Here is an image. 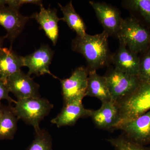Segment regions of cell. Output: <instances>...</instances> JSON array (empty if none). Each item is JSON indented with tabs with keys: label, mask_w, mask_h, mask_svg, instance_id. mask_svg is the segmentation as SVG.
<instances>
[{
	"label": "cell",
	"mask_w": 150,
	"mask_h": 150,
	"mask_svg": "<svg viewBox=\"0 0 150 150\" xmlns=\"http://www.w3.org/2000/svg\"><path fill=\"white\" fill-rule=\"evenodd\" d=\"M6 4V0H0V7L4 6Z\"/></svg>",
	"instance_id": "obj_26"
},
{
	"label": "cell",
	"mask_w": 150,
	"mask_h": 150,
	"mask_svg": "<svg viewBox=\"0 0 150 150\" xmlns=\"http://www.w3.org/2000/svg\"><path fill=\"white\" fill-rule=\"evenodd\" d=\"M105 76L111 100L116 103L132 94L142 83L139 76L128 74L115 69Z\"/></svg>",
	"instance_id": "obj_5"
},
{
	"label": "cell",
	"mask_w": 150,
	"mask_h": 150,
	"mask_svg": "<svg viewBox=\"0 0 150 150\" xmlns=\"http://www.w3.org/2000/svg\"><path fill=\"white\" fill-rule=\"evenodd\" d=\"M125 3L128 8L139 13L150 23V0H129Z\"/></svg>",
	"instance_id": "obj_22"
},
{
	"label": "cell",
	"mask_w": 150,
	"mask_h": 150,
	"mask_svg": "<svg viewBox=\"0 0 150 150\" xmlns=\"http://www.w3.org/2000/svg\"><path fill=\"white\" fill-rule=\"evenodd\" d=\"M23 66V56L18 55L10 48L0 50V79L6 83L9 77L20 71Z\"/></svg>",
	"instance_id": "obj_16"
},
{
	"label": "cell",
	"mask_w": 150,
	"mask_h": 150,
	"mask_svg": "<svg viewBox=\"0 0 150 150\" xmlns=\"http://www.w3.org/2000/svg\"><path fill=\"white\" fill-rule=\"evenodd\" d=\"M86 96L95 97L101 103L112 101L107 79L101 76L96 70H89L87 88Z\"/></svg>",
	"instance_id": "obj_17"
},
{
	"label": "cell",
	"mask_w": 150,
	"mask_h": 150,
	"mask_svg": "<svg viewBox=\"0 0 150 150\" xmlns=\"http://www.w3.org/2000/svg\"><path fill=\"white\" fill-rule=\"evenodd\" d=\"M8 88L6 84L0 79V105L1 100H6L11 104V103H15L16 101L14 100L9 95Z\"/></svg>",
	"instance_id": "obj_25"
},
{
	"label": "cell",
	"mask_w": 150,
	"mask_h": 150,
	"mask_svg": "<svg viewBox=\"0 0 150 150\" xmlns=\"http://www.w3.org/2000/svg\"><path fill=\"white\" fill-rule=\"evenodd\" d=\"M29 18L20 13L18 10L9 7H0V25L6 30L7 38L12 44L22 32Z\"/></svg>",
	"instance_id": "obj_10"
},
{
	"label": "cell",
	"mask_w": 150,
	"mask_h": 150,
	"mask_svg": "<svg viewBox=\"0 0 150 150\" xmlns=\"http://www.w3.org/2000/svg\"><path fill=\"white\" fill-rule=\"evenodd\" d=\"M0 107L2 109L0 117V141L13 139L17 130L18 118L11 105H1Z\"/></svg>",
	"instance_id": "obj_18"
},
{
	"label": "cell",
	"mask_w": 150,
	"mask_h": 150,
	"mask_svg": "<svg viewBox=\"0 0 150 150\" xmlns=\"http://www.w3.org/2000/svg\"><path fill=\"white\" fill-rule=\"evenodd\" d=\"M54 54V51L49 46L43 45L32 54L23 56V66L28 69V74L38 76L48 74L57 79L49 70Z\"/></svg>",
	"instance_id": "obj_9"
},
{
	"label": "cell",
	"mask_w": 150,
	"mask_h": 150,
	"mask_svg": "<svg viewBox=\"0 0 150 150\" xmlns=\"http://www.w3.org/2000/svg\"><path fill=\"white\" fill-rule=\"evenodd\" d=\"M142 54L138 76L142 83L150 82V47Z\"/></svg>",
	"instance_id": "obj_23"
},
{
	"label": "cell",
	"mask_w": 150,
	"mask_h": 150,
	"mask_svg": "<svg viewBox=\"0 0 150 150\" xmlns=\"http://www.w3.org/2000/svg\"><path fill=\"white\" fill-rule=\"evenodd\" d=\"M117 104L119 119L116 129L150 110V82H142L132 94Z\"/></svg>",
	"instance_id": "obj_2"
},
{
	"label": "cell",
	"mask_w": 150,
	"mask_h": 150,
	"mask_svg": "<svg viewBox=\"0 0 150 150\" xmlns=\"http://www.w3.org/2000/svg\"><path fill=\"white\" fill-rule=\"evenodd\" d=\"M15 104L12 108L16 117L32 126L35 132L40 130V122L54 107L48 100L40 97L19 100Z\"/></svg>",
	"instance_id": "obj_3"
},
{
	"label": "cell",
	"mask_w": 150,
	"mask_h": 150,
	"mask_svg": "<svg viewBox=\"0 0 150 150\" xmlns=\"http://www.w3.org/2000/svg\"></svg>",
	"instance_id": "obj_29"
},
{
	"label": "cell",
	"mask_w": 150,
	"mask_h": 150,
	"mask_svg": "<svg viewBox=\"0 0 150 150\" xmlns=\"http://www.w3.org/2000/svg\"><path fill=\"white\" fill-rule=\"evenodd\" d=\"M6 83L9 92L13 94L18 100L40 97V86L21 70L9 77Z\"/></svg>",
	"instance_id": "obj_8"
},
{
	"label": "cell",
	"mask_w": 150,
	"mask_h": 150,
	"mask_svg": "<svg viewBox=\"0 0 150 150\" xmlns=\"http://www.w3.org/2000/svg\"><path fill=\"white\" fill-rule=\"evenodd\" d=\"M119 41L137 54L150 47V33L133 18L122 19L118 34Z\"/></svg>",
	"instance_id": "obj_4"
},
{
	"label": "cell",
	"mask_w": 150,
	"mask_h": 150,
	"mask_svg": "<svg viewBox=\"0 0 150 150\" xmlns=\"http://www.w3.org/2000/svg\"><path fill=\"white\" fill-rule=\"evenodd\" d=\"M118 129L137 144L144 146L150 144V110L121 124Z\"/></svg>",
	"instance_id": "obj_7"
},
{
	"label": "cell",
	"mask_w": 150,
	"mask_h": 150,
	"mask_svg": "<svg viewBox=\"0 0 150 150\" xmlns=\"http://www.w3.org/2000/svg\"><path fill=\"white\" fill-rule=\"evenodd\" d=\"M33 4L41 6L42 1L39 0H7V5L12 8L18 10L20 7L25 4Z\"/></svg>",
	"instance_id": "obj_24"
},
{
	"label": "cell",
	"mask_w": 150,
	"mask_h": 150,
	"mask_svg": "<svg viewBox=\"0 0 150 150\" xmlns=\"http://www.w3.org/2000/svg\"><path fill=\"white\" fill-rule=\"evenodd\" d=\"M107 141L115 150H150L144 146L137 144L123 136L111 138L107 139Z\"/></svg>",
	"instance_id": "obj_21"
},
{
	"label": "cell",
	"mask_w": 150,
	"mask_h": 150,
	"mask_svg": "<svg viewBox=\"0 0 150 150\" xmlns=\"http://www.w3.org/2000/svg\"><path fill=\"white\" fill-rule=\"evenodd\" d=\"M96 126L100 129H116L119 119L118 105L112 101L102 103L101 107L92 110L91 115Z\"/></svg>",
	"instance_id": "obj_13"
},
{
	"label": "cell",
	"mask_w": 150,
	"mask_h": 150,
	"mask_svg": "<svg viewBox=\"0 0 150 150\" xmlns=\"http://www.w3.org/2000/svg\"><path fill=\"white\" fill-rule=\"evenodd\" d=\"M5 37L4 38L0 37V50L3 48V43H4V40Z\"/></svg>",
	"instance_id": "obj_27"
},
{
	"label": "cell",
	"mask_w": 150,
	"mask_h": 150,
	"mask_svg": "<svg viewBox=\"0 0 150 150\" xmlns=\"http://www.w3.org/2000/svg\"><path fill=\"white\" fill-rule=\"evenodd\" d=\"M63 14V18L61 20L64 21L71 29L75 31L77 35L83 36L86 34V25L83 20L75 11L71 1L65 6L58 4Z\"/></svg>",
	"instance_id": "obj_19"
},
{
	"label": "cell",
	"mask_w": 150,
	"mask_h": 150,
	"mask_svg": "<svg viewBox=\"0 0 150 150\" xmlns=\"http://www.w3.org/2000/svg\"><path fill=\"white\" fill-rule=\"evenodd\" d=\"M2 114V109L1 108V107H0V117H1V115Z\"/></svg>",
	"instance_id": "obj_28"
},
{
	"label": "cell",
	"mask_w": 150,
	"mask_h": 150,
	"mask_svg": "<svg viewBox=\"0 0 150 150\" xmlns=\"http://www.w3.org/2000/svg\"><path fill=\"white\" fill-rule=\"evenodd\" d=\"M120 46L112 58L115 69L128 74L138 76L140 57L120 42Z\"/></svg>",
	"instance_id": "obj_15"
},
{
	"label": "cell",
	"mask_w": 150,
	"mask_h": 150,
	"mask_svg": "<svg viewBox=\"0 0 150 150\" xmlns=\"http://www.w3.org/2000/svg\"><path fill=\"white\" fill-rule=\"evenodd\" d=\"M104 31L108 35L118 34L123 18L117 9L104 3L89 1Z\"/></svg>",
	"instance_id": "obj_11"
},
{
	"label": "cell",
	"mask_w": 150,
	"mask_h": 150,
	"mask_svg": "<svg viewBox=\"0 0 150 150\" xmlns=\"http://www.w3.org/2000/svg\"><path fill=\"white\" fill-rule=\"evenodd\" d=\"M88 74V69L80 67L73 71L69 78L60 80L64 104L83 99L86 96Z\"/></svg>",
	"instance_id": "obj_6"
},
{
	"label": "cell",
	"mask_w": 150,
	"mask_h": 150,
	"mask_svg": "<svg viewBox=\"0 0 150 150\" xmlns=\"http://www.w3.org/2000/svg\"><path fill=\"white\" fill-rule=\"evenodd\" d=\"M109 35L103 30L99 34L77 35L72 41L73 51L81 54L88 65L89 70H96L107 65L109 59Z\"/></svg>",
	"instance_id": "obj_1"
},
{
	"label": "cell",
	"mask_w": 150,
	"mask_h": 150,
	"mask_svg": "<svg viewBox=\"0 0 150 150\" xmlns=\"http://www.w3.org/2000/svg\"><path fill=\"white\" fill-rule=\"evenodd\" d=\"M35 133L34 139L26 150H53L52 137L48 131L40 129Z\"/></svg>",
	"instance_id": "obj_20"
},
{
	"label": "cell",
	"mask_w": 150,
	"mask_h": 150,
	"mask_svg": "<svg viewBox=\"0 0 150 150\" xmlns=\"http://www.w3.org/2000/svg\"><path fill=\"white\" fill-rule=\"evenodd\" d=\"M82 100H76L65 103L61 112L51 120V123L60 128L73 126L80 118L91 117L92 110L84 107Z\"/></svg>",
	"instance_id": "obj_12"
},
{
	"label": "cell",
	"mask_w": 150,
	"mask_h": 150,
	"mask_svg": "<svg viewBox=\"0 0 150 150\" xmlns=\"http://www.w3.org/2000/svg\"><path fill=\"white\" fill-rule=\"evenodd\" d=\"M31 18L37 21L46 36L56 46L59 37L58 23L61 20L57 16L56 9H46L43 5L40 6V11L33 14Z\"/></svg>",
	"instance_id": "obj_14"
}]
</instances>
